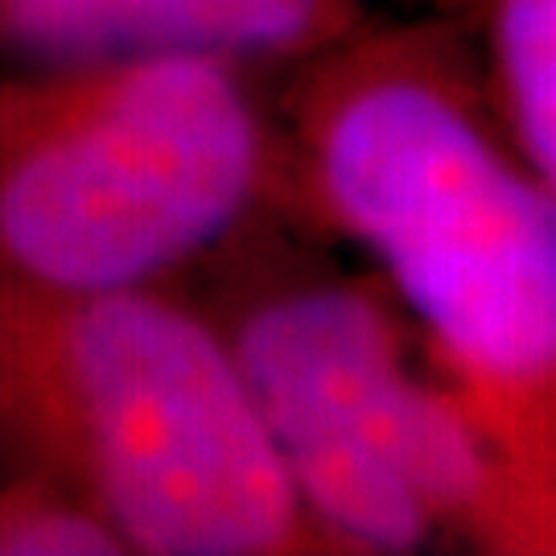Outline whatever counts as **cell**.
I'll return each mask as SVG.
<instances>
[{"instance_id":"cell-4","label":"cell","mask_w":556,"mask_h":556,"mask_svg":"<svg viewBox=\"0 0 556 556\" xmlns=\"http://www.w3.org/2000/svg\"><path fill=\"white\" fill-rule=\"evenodd\" d=\"M260 223L202 268L199 298L334 556H417L441 548L404 475V408L420 367L413 321L388 280L338 273L289 248L268 252Z\"/></svg>"},{"instance_id":"cell-5","label":"cell","mask_w":556,"mask_h":556,"mask_svg":"<svg viewBox=\"0 0 556 556\" xmlns=\"http://www.w3.org/2000/svg\"><path fill=\"white\" fill-rule=\"evenodd\" d=\"M371 17V0H0V71L119 54L289 71Z\"/></svg>"},{"instance_id":"cell-6","label":"cell","mask_w":556,"mask_h":556,"mask_svg":"<svg viewBox=\"0 0 556 556\" xmlns=\"http://www.w3.org/2000/svg\"><path fill=\"white\" fill-rule=\"evenodd\" d=\"M450 17L498 128L556 199V0H454Z\"/></svg>"},{"instance_id":"cell-3","label":"cell","mask_w":556,"mask_h":556,"mask_svg":"<svg viewBox=\"0 0 556 556\" xmlns=\"http://www.w3.org/2000/svg\"><path fill=\"white\" fill-rule=\"evenodd\" d=\"M260 75L219 54L0 71V293L178 285L289 219Z\"/></svg>"},{"instance_id":"cell-7","label":"cell","mask_w":556,"mask_h":556,"mask_svg":"<svg viewBox=\"0 0 556 556\" xmlns=\"http://www.w3.org/2000/svg\"><path fill=\"white\" fill-rule=\"evenodd\" d=\"M0 556H128V548L75 491L13 466L0 478Z\"/></svg>"},{"instance_id":"cell-2","label":"cell","mask_w":556,"mask_h":556,"mask_svg":"<svg viewBox=\"0 0 556 556\" xmlns=\"http://www.w3.org/2000/svg\"><path fill=\"white\" fill-rule=\"evenodd\" d=\"M0 454L96 507L128 556H334L178 285L0 293Z\"/></svg>"},{"instance_id":"cell-1","label":"cell","mask_w":556,"mask_h":556,"mask_svg":"<svg viewBox=\"0 0 556 556\" xmlns=\"http://www.w3.org/2000/svg\"><path fill=\"white\" fill-rule=\"evenodd\" d=\"M289 219L367 252L420 358L556 495V199L450 13L367 21L273 100Z\"/></svg>"}]
</instances>
